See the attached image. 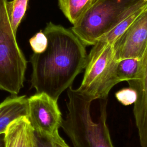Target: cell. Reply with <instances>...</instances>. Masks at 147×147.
I'll return each instance as SVG.
<instances>
[{
  "instance_id": "cell-1",
  "label": "cell",
  "mask_w": 147,
  "mask_h": 147,
  "mask_svg": "<svg viewBox=\"0 0 147 147\" xmlns=\"http://www.w3.org/2000/svg\"><path fill=\"white\" fill-rule=\"evenodd\" d=\"M43 32L48 40L47 47L30 57L31 86L37 92L58 100L84 70L88 55L86 45L71 29L49 22Z\"/></svg>"
},
{
  "instance_id": "cell-16",
  "label": "cell",
  "mask_w": 147,
  "mask_h": 147,
  "mask_svg": "<svg viewBox=\"0 0 147 147\" xmlns=\"http://www.w3.org/2000/svg\"><path fill=\"white\" fill-rule=\"evenodd\" d=\"M29 43L34 53H40L46 49L48 40L44 32L40 31L30 38Z\"/></svg>"
},
{
  "instance_id": "cell-19",
  "label": "cell",
  "mask_w": 147,
  "mask_h": 147,
  "mask_svg": "<svg viewBox=\"0 0 147 147\" xmlns=\"http://www.w3.org/2000/svg\"><path fill=\"white\" fill-rule=\"evenodd\" d=\"M0 147H6L5 133L0 134Z\"/></svg>"
},
{
  "instance_id": "cell-18",
  "label": "cell",
  "mask_w": 147,
  "mask_h": 147,
  "mask_svg": "<svg viewBox=\"0 0 147 147\" xmlns=\"http://www.w3.org/2000/svg\"><path fill=\"white\" fill-rule=\"evenodd\" d=\"M54 147H69L60 136L52 140Z\"/></svg>"
},
{
  "instance_id": "cell-20",
  "label": "cell",
  "mask_w": 147,
  "mask_h": 147,
  "mask_svg": "<svg viewBox=\"0 0 147 147\" xmlns=\"http://www.w3.org/2000/svg\"><path fill=\"white\" fill-rule=\"evenodd\" d=\"M98 1H99V0H98Z\"/></svg>"
},
{
  "instance_id": "cell-13",
  "label": "cell",
  "mask_w": 147,
  "mask_h": 147,
  "mask_svg": "<svg viewBox=\"0 0 147 147\" xmlns=\"http://www.w3.org/2000/svg\"><path fill=\"white\" fill-rule=\"evenodd\" d=\"M140 68L141 59L126 58L118 60L117 73L119 82L137 79Z\"/></svg>"
},
{
  "instance_id": "cell-3",
  "label": "cell",
  "mask_w": 147,
  "mask_h": 147,
  "mask_svg": "<svg viewBox=\"0 0 147 147\" xmlns=\"http://www.w3.org/2000/svg\"><path fill=\"white\" fill-rule=\"evenodd\" d=\"M147 0H99L71 30L86 45H93L103 35Z\"/></svg>"
},
{
  "instance_id": "cell-9",
  "label": "cell",
  "mask_w": 147,
  "mask_h": 147,
  "mask_svg": "<svg viewBox=\"0 0 147 147\" xmlns=\"http://www.w3.org/2000/svg\"><path fill=\"white\" fill-rule=\"evenodd\" d=\"M5 133L6 147H34V130L26 117L12 122Z\"/></svg>"
},
{
  "instance_id": "cell-11",
  "label": "cell",
  "mask_w": 147,
  "mask_h": 147,
  "mask_svg": "<svg viewBox=\"0 0 147 147\" xmlns=\"http://www.w3.org/2000/svg\"><path fill=\"white\" fill-rule=\"evenodd\" d=\"M98 0H58L59 6L65 17L74 25Z\"/></svg>"
},
{
  "instance_id": "cell-14",
  "label": "cell",
  "mask_w": 147,
  "mask_h": 147,
  "mask_svg": "<svg viewBox=\"0 0 147 147\" xmlns=\"http://www.w3.org/2000/svg\"><path fill=\"white\" fill-rule=\"evenodd\" d=\"M28 1L12 0L7 2V9L11 25L16 34L26 13Z\"/></svg>"
},
{
  "instance_id": "cell-12",
  "label": "cell",
  "mask_w": 147,
  "mask_h": 147,
  "mask_svg": "<svg viewBox=\"0 0 147 147\" xmlns=\"http://www.w3.org/2000/svg\"><path fill=\"white\" fill-rule=\"evenodd\" d=\"M146 7L147 2L126 16L111 30L102 36L98 41L113 45L114 42L125 32Z\"/></svg>"
},
{
  "instance_id": "cell-4",
  "label": "cell",
  "mask_w": 147,
  "mask_h": 147,
  "mask_svg": "<svg viewBox=\"0 0 147 147\" xmlns=\"http://www.w3.org/2000/svg\"><path fill=\"white\" fill-rule=\"evenodd\" d=\"M117 63L113 45L97 41L87 55L83 78L76 91L92 101L107 99L113 87L120 83Z\"/></svg>"
},
{
  "instance_id": "cell-5",
  "label": "cell",
  "mask_w": 147,
  "mask_h": 147,
  "mask_svg": "<svg viewBox=\"0 0 147 147\" xmlns=\"http://www.w3.org/2000/svg\"><path fill=\"white\" fill-rule=\"evenodd\" d=\"M8 0H0V90L17 95L24 86L27 60L10 20Z\"/></svg>"
},
{
  "instance_id": "cell-17",
  "label": "cell",
  "mask_w": 147,
  "mask_h": 147,
  "mask_svg": "<svg viewBox=\"0 0 147 147\" xmlns=\"http://www.w3.org/2000/svg\"><path fill=\"white\" fill-rule=\"evenodd\" d=\"M34 147H54L52 140L34 131Z\"/></svg>"
},
{
  "instance_id": "cell-2",
  "label": "cell",
  "mask_w": 147,
  "mask_h": 147,
  "mask_svg": "<svg viewBox=\"0 0 147 147\" xmlns=\"http://www.w3.org/2000/svg\"><path fill=\"white\" fill-rule=\"evenodd\" d=\"M67 94V112L61 127L73 147H114L107 122V99L100 100L99 115L94 121L91 114L92 101L72 86Z\"/></svg>"
},
{
  "instance_id": "cell-6",
  "label": "cell",
  "mask_w": 147,
  "mask_h": 147,
  "mask_svg": "<svg viewBox=\"0 0 147 147\" xmlns=\"http://www.w3.org/2000/svg\"><path fill=\"white\" fill-rule=\"evenodd\" d=\"M26 117L34 131L52 140L59 136L63 117L56 100L44 92L28 98Z\"/></svg>"
},
{
  "instance_id": "cell-10",
  "label": "cell",
  "mask_w": 147,
  "mask_h": 147,
  "mask_svg": "<svg viewBox=\"0 0 147 147\" xmlns=\"http://www.w3.org/2000/svg\"><path fill=\"white\" fill-rule=\"evenodd\" d=\"M28 98L25 95H11L0 103V134L16 119L28 116Z\"/></svg>"
},
{
  "instance_id": "cell-7",
  "label": "cell",
  "mask_w": 147,
  "mask_h": 147,
  "mask_svg": "<svg viewBox=\"0 0 147 147\" xmlns=\"http://www.w3.org/2000/svg\"><path fill=\"white\" fill-rule=\"evenodd\" d=\"M147 47V7L114 42L117 60L141 59Z\"/></svg>"
},
{
  "instance_id": "cell-15",
  "label": "cell",
  "mask_w": 147,
  "mask_h": 147,
  "mask_svg": "<svg viewBox=\"0 0 147 147\" xmlns=\"http://www.w3.org/2000/svg\"><path fill=\"white\" fill-rule=\"evenodd\" d=\"M115 97L122 105L129 106L134 105L136 102L137 93L134 88L129 86L117 91L115 93Z\"/></svg>"
},
{
  "instance_id": "cell-8",
  "label": "cell",
  "mask_w": 147,
  "mask_h": 147,
  "mask_svg": "<svg viewBox=\"0 0 147 147\" xmlns=\"http://www.w3.org/2000/svg\"><path fill=\"white\" fill-rule=\"evenodd\" d=\"M127 83L129 86L134 88L137 93L133 115L140 146L147 147V47L141 58L138 79Z\"/></svg>"
}]
</instances>
